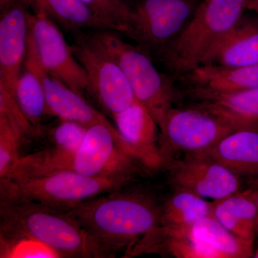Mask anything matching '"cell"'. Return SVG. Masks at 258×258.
Listing matches in <instances>:
<instances>
[{"mask_svg": "<svg viewBox=\"0 0 258 258\" xmlns=\"http://www.w3.org/2000/svg\"><path fill=\"white\" fill-rule=\"evenodd\" d=\"M212 216L232 234L254 244L257 205L254 190L247 188L212 201Z\"/></svg>", "mask_w": 258, "mask_h": 258, "instance_id": "obj_17", "label": "cell"}, {"mask_svg": "<svg viewBox=\"0 0 258 258\" xmlns=\"http://www.w3.org/2000/svg\"><path fill=\"white\" fill-rule=\"evenodd\" d=\"M246 0H203L189 24L161 56L166 67L183 76L208 63L240 21Z\"/></svg>", "mask_w": 258, "mask_h": 258, "instance_id": "obj_3", "label": "cell"}, {"mask_svg": "<svg viewBox=\"0 0 258 258\" xmlns=\"http://www.w3.org/2000/svg\"><path fill=\"white\" fill-rule=\"evenodd\" d=\"M247 186L250 189H258V177L247 179Z\"/></svg>", "mask_w": 258, "mask_h": 258, "instance_id": "obj_28", "label": "cell"}, {"mask_svg": "<svg viewBox=\"0 0 258 258\" xmlns=\"http://www.w3.org/2000/svg\"><path fill=\"white\" fill-rule=\"evenodd\" d=\"M254 128H257L258 129V120L257 122H256L255 123H254Z\"/></svg>", "mask_w": 258, "mask_h": 258, "instance_id": "obj_31", "label": "cell"}, {"mask_svg": "<svg viewBox=\"0 0 258 258\" xmlns=\"http://www.w3.org/2000/svg\"><path fill=\"white\" fill-rule=\"evenodd\" d=\"M161 210L147 195L119 189L86 200L69 212L88 234L97 257H107L128 252L159 227Z\"/></svg>", "mask_w": 258, "mask_h": 258, "instance_id": "obj_1", "label": "cell"}, {"mask_svg": "<svg viewBox=\"0 0 258 258\" xmlns=\"http://www.w3.org/2000/svg\"><path fill=\"white\" fill-rule=\"evenodd\" d=\"M217 161L240 177H258V129L242 128L201 153Z\"/></svg>", "mask_w": 258, "mask_h": 258, "instance_id": "obj_15", "label": "cell"}, {"mask_svg": "<svg viewBox=\"0 0 258 258\" xmlns=\"http://www.w3.org/2000/svg\"><path fill=\"white\" fill-rule=\"evenodd\" d=\"M128 183L69 169L41 171L0 179V202L27 200L69 211L90 199L121 189Z\"/></svg>", "mask_w": 258, "mask_h": 258, "instance_id": "obj_4", "label": "cell"}, {"mask_svg": "<svg viewBox=\"0 0 258 258\" xmlns=\"http://www.w3.org/2000/svg\"><path fill=\"white\" fill-rule=\"evenodd\" d=\"M0 113L6 116L23 142L40 135V132L30 123L20 109L15 98L2 86H0Z\"/></svg>", "mask_w": 258, "mask_h": 258, "instance_id": "obj_26", "label": "cell"}, {"mask_svg": "<svg viewBox=\"0 0 258 258\" xmlns=\"http://www.w3.org/2000/svg\"><path fill=\"white\" fill-rule=\"evenodd\" d=\"M212 202L187 190L175 189L161 210V225L191 227L205 217L212 216Z\"/></svg>", "mask_w": 258, "mask_h": 258, "instance_id": "obj_19", "label": "cell"}, {"mask_svg": "<svg viewBox=\"0 0 258 258\" xmlns=\"http://www.w3.org/2000/svg\"><path fill=\"white\" fill-rule=\"evenodd\" d=\"M194 91L233 93L258 87V64L247 66L204 64L184 75Z\"/></svg>", "mask_w": 258, "mask_h": 258, "instance_id": "obj_16", "label": "cell"}, {"mask_svg": "<svg viewBox=\"0 0 258 258\" xmlns=\"http://www.w3.org/2000/svg\"><path fill=\"white\" fill-rule=\"evenodd\" d=\"M253 257L258 258V245L255 249H254Z\"/></svg>", "mask_w": 258, "mask_h": 258, "instance_id": "obj_30", "label": "cell"}, {"mask_svg": "<svg viewBox=\"0 0 258 258\" xmlns=\"http://www.w3.org/2000/svg\"><path fill=\"white\" fill-rule=\"evenodd\" d=\"M191 94L202 101L210 102L254 128L258 120V87L233 93L194 91Z\"/></svg>", "mask_w": 258, "mask_h": 258, "instance_id": "obj_23", "label": "cell"}, {"mask_svg": "<svg viewBox=\"0 0 258 258\" xmlns=\"http://www.w3.org/2000/svg\"><path fill=\"white\" fill-rule=\"evenodd\" d=\"M159 143L166 161L179 153L207 152L236 130L250 128L221 108L202 101L192 107H172L159 125Z\"/></svg>", "mask_w": 258, "mask_h": 258, "instance_id": "obj_5", "label": "cell"}, {"mask_svg": "<svg viewBox=\"0 0 258 258\" xmlns=\"http://www.w3.org/2000/svg\"><path fill=\"white\" fill-rule=\"evenodd\" d=\"M123 150L146 169L156 171L165 166L159 147V128L149 110L136 101L112 115Z\"/></svg>", "mask_w": 258, "mask_h": 258, "instance_id": "obj_13", "label": "cell"}, {"mask_svg": "<svg viewBox=\"0 0 258 258\" xmlns=\"http://www.w3.org/2000/svg\"><path fill=\"white\" fill-rule=\"evenodd\" d=\"M30 0H8L1 4L0 86L14 98L30 34Z\"/></svg>", "mask_w": 258, "mask_h": 258, "instance_id": "obj_12", "label": "cell"}, {"mask_svg": "<svg viewBox=\"0 0 258 258\" xmlns=\"http://www.w3.org/2000/svg\"><path fill=\"white\" fill-rule=\"evenodd\" d=\"M119 64L136 99L149 110L158 125L175 102V88L158 71L147 52L107 30L93 35Z\"/></svg>", "mask_w": 258, "mask_h": 258, "instance_id": "obj_6", "label": "cell"}, {"mask_svg": "<svg viewBox=\"0 0 258 258\" xmlns=\"http://www.w3.org/2000/svg\"><path fill=\"white\" fill-rule=\"evenodd\" d=\"M25 62L35 71L41 80L49 114L57 117L59 119L79 122L86 126L96 123L114 126L104 115L90 105L83 95L76 92L45 71L37 58L30 34Z\"/></svg>", "mask_w": 258, "mask_h": 258, "instance_id": "obj_14", "label": "cell"}, {"mask_svg": "<svg viewBox=\"0 0 258 258\" xmlns=\"http://www.w3.org/2000/svg\"><path fill=\"white\" fill-rule=\"evenodd\" d=\"M89 7L108 30L128 35V12L124 0H81Z\"/></svg>", "mask_w": 258, "mask_h": 258, "instance_id": "obj_24", "label": "cell"}, {"mask_svg": "<svg viewBox=\"0 0 258 258\" xmlns=\"http://www.w3.org/2000/svg\"><path fill=\"white\" fill-rule=\"evenodd\" d=\"M1 237H25L57 257H97L86 231L69 211L27 200L0 202Z\"/></svg>", "mask_w": 258, "mask_h": 258, "instance_id": "obj_2", "label": "cell"}, {"mask_svg": "<svg viewBox=\"0 0 258 258\" xmlns=\"http://www.w3.org/2000/svg\"><path fill=\"white\" fill-rule=\"evenodd\" d=\"M191 230L218 258L253 257L254 244L239 238L213 216L205 217L196 222L191 226Z\"/></svg>", "mask_w": 258, "mask_h": 258, "instance_id": "obj_20", "label": "cell"}, {"mask_svg": "<svg viewBox=\"0 0 258 258\" xmlns=\"http://www.w3.org/2000/svg\"><path fill=\"white\" fill-rule=\"evenodd\" d=\"M253 190L254 193V199H255L256 205H257V219H256L255 232L256 236H258V189Z\"/></svg>", "mask_w": 258, "mask_h": 258, "instance_id": "obj_29", "label": "cell"}, {"mask_svg": "<svg viewBox=\"0 0 258 258\" xmlns=\"http://www.w3.org/2000/svg\"><path fill=\"white\" fill-rule=\"evenodd\" d=\"M128 36L145 52L162 55L192 18L198 0H124Z\"/></svg>", "mask_w": 258, "mask_h": 258, "instance_id": "obj_7", "label": "cell"}, {"mask_svg": "<svg viewBox=\"0 0 258 258\" xmlns=\"http://www.w3.org/2000/svg\"><path fill=\"white\" fill-rule=\"evenodd\" d=\"M22 139L3 113H0V179L11 172L22 156Z\"/></svg>", "mask_w": 258, "mask_h": 258, "instance_id": "obj_25", "label": "cell"}, {"mask_svg": "<svg viewBox=\"0 0 258 258\" xmlns=\"http://www.w3.org/2000/svg\"><path fill=\"white\" fill-rule=\"evenodd\" d=\"M258 64V20L241 19L206 64L247 66Z\"/></svg>", "mask_w": 258, "mask_h": 258, "instance_id": "obj_18", "label": "cell"}, {"mask_svg": "<svg viewBox=\"0 0 258 258\" xmlns=\"http://www.w3.org/2000/svg\"><path fill=\"white\" fill-rule=\"evenodd\" d=\"M34 8L30 17V36L40 64L48 74L83 95L88 91L87 76L72 46L53 20L40 8Z\"/></svg>", "mask_w": 258, "mask_h": 258, "instance_id": "obj_10", "label": "cell"}, {"mask_svg": "<svg viewBox=\"0 0 258 258\" xmlns=\"http://www.w3.org/2000/svg\"><path fill=\"white\" fill-rule=\"evenodd\" d=\"M138 164L123 150L115 125L96 123L88 127L77 152L58 169H69L91 177L123 179L131 182Z\"/></svg>", "mask_w": 258, "mask_h": 258, "instance_id": "obj_9", "label": "cell"}, {"mask_svg": "<svg viewBox=\"0 0 258 258\" xmlns=\"http://www.w3.org/2000/svg\"><path fill=\"white\" fill-rule=\"evenodd\" d=\"M14 98L27 118L41 134L44 117L50 115L46 97L40 77L25 62L19 76Z\"/></svg>", "mask_w": 258, "mask_h": 258, "instance_id": "obj_22", "label": "cell"}, {"mask_svg": "<svg viewBox=\"0 0 258 258\" xmlns=\"http://www.w3.org/2000/svg\"><path fill=\"white\" fill-rule=\"evenodd\" d=\"M245 10L254 12L258 16V0H246Z\"/></svg>", "mask_w": 258, "mask_h": 258, "instance_id": "obj_27", "label": "cell"}, {"mask_svg": "<svg viewBox=\"0 0 258 258\" xmlns=\"http://www.w3.org/2000/svg\"><path fill=\"white\" fill-rule=\"evenodd\" d=\"M170 182L205 199L220 200L240 191V176L202 154H185L166 161Z\"/></svg>", "mask_w": 258, "mask_h": 258, "instance_id": "obj_11", "label": "cell"}, {"mask_svg": "<svg viewBox=\"0 0 258 258\" xmlns=\"http://www.w3.org/2000/svg\"><path fill=\"white\" fill-rule=\"evenodd\" d=\"M72 49L86 71L88 91L111 116L137 101L119 64L93 35H78Z\"/></svg>", "mask_w": 258, "mask_h": 258, "instance_id": "obj_8", "label": "cell"}, {"mask_svg": "<svg viewBox=\"0 0 258 258\" xmlns=\"http://www.w3.org/2000/svg\"><path fill=\"white\" fill-rule=\"evenodd\" d=\"M32 6L43 10L66 28L73 30L96 29L108 30V27L81 0H30Z\"/></svg>", "mask_w": 258, "mask_h": 258, "instance_id": "obj_21", "label": "cell"}]
</instances>
